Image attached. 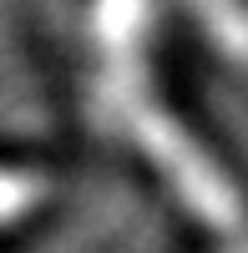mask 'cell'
Returning a JSON list of instances; mask_svg holds the SVG:
<instances>
[{"mask_svg": "<svg viewBox=\"0 0 248 253\" xmlns=\"http://www.w3.org/2000/svg\"><path fill=\"white\" fill-rule=\"evenodd\" d=\"M112 117L127 126V137L147 152V162L172 182V193L182 198V208H188L193 218H203L208 228H218V233H233V228L243 223L238 187L223 177V167L193 142L188 126H182L167 107H157V101L147 96V86L132 91L127 101H117Z\"/></svg>", "mask_w": 248, "mask_h": 253, "instance_id": "1", "label": "cell"}, {"mask_svg": "<svg viewBox=\"0 0 248 253\" xmlns=\"http://www.w3.org/2000/svg\"><path fill=\"white\" fill-rule=\"evenodd\" d=\"M152 26H157L152 0H91V41L101 61V107L107 112L132 91H142Z\"/></svg>", "mask_w": 248, "mask_h": 253, "instance_id": "2", "label": "cell"}, {"mask_svg": "<svg viewBox=\"0 0 248 253\" xmlns=\"http://www.w3.org/2000/svg\"><path fill=\"white\" fill-rule=\"evenodd\" d=\"M182 10L198 15V26L213 36V46L248 66V5L243 0H182Z\"/></svg>", "mask_w": 248, "mask_h": 253, "instance_id": "3", "label": "cell"}, {"mask_svg": "<svg viewBox=\"0 0 248 253\" xmlns=\"http://www.w3.org/2000/svg\"><path fill=\"white\" fill-rule=\"evenodd\" d=\"M46 198V182L36 172H15V167H0V228L26 218L31 208Z\"/></svg>", "mask_w": 248, "mask_h": 253, "instance_id": "4", "label": "cell"}, {"mask_svg": "<svg viewBox=\"0 0 248 253\" xmlns=\"http://www.w3.org/2000/svg\"><path fill=\"white\" fill-rule=\"evenodd\" d=\"M228 253H248V238H243V243H233V248H228Z\"/></svg>", "mask_w": 248, "mask_h": 253, "instance_id": "5", "label": "cell"}]
</instances>
